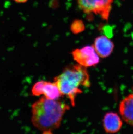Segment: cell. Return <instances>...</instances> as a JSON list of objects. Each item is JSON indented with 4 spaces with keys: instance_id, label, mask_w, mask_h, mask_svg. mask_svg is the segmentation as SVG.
Returning a JSON list of instances; mask_svg holds the SVG:
<instances>
[{
    "instance_id": "obj_4",
    "label": "cell",
    "mask_w": 133,
    "mask_h": 134,
    "mask_svg": "<svg viewBox=\"0 0 133 134\" xmlns=\"http://www.w3.org/2000/svg\"><path fill=\"white\" fill-rule=\"evenodd\" d=\"M71 54L78 64L86 68L95 66L100 61V57L93 45L86 46L80 49H76L72 52Z\"/></svg>"
},
{
    "instance_id": "obj_6",
    "label": "cell",
    "mask_w": 133,
    "mask_h": 134,
    "mask_svg": "<svg viewBox=\"0 0 133 134\" xmlns=\"http://www.w3.org/2000/svg\"><path fill=\"white\" fill-rule=\"evenodd\" d=\"M103 125L106 132L112 134L116 133L120 130L122 121L116 113L109 112L107 113L104 117Z\"/></svg>"
},
{
    "instance_id": "obj_5",
    "label": "cell",
    "mask_w": 133,
    "mask_h": 134,
    "mask_svg": "<svg viewBox=\"0 0 133 134\" xmlns=\"http://www.w3.org/2000/svg\"><path fill=\"white\" fill-rule=\"evenodd\" d=\"M93 45L97 54L102 58L109 57L114 48L113 42L106 35L100 36L95 38Z\"/></svg>"
},
{
    "instance_id": "obj_8",
    "label": "cell",
    "mask_w": 133,
    "mask_h": 134,
    "mask_svg": "<svg viewBox=\"0 0 133 134\" xmlns=\"http://www.w3.org/2000/svg\"><path fill=\"white\" fill-rule=\"evenodd\" d=\"M43 95L47 99L57 100L62 96L56 82L44 81L42 90Z\"/></svg>"
},
{
    "instance_id": "obj_7",
    "label": "cell",
    "mask_w": 133,
    "mask_h": 134,
    "mask_svg": "<svg viewBox=\"0 0 133 134\" xmlns=\"http://www.w3.org/2000/svg\"><path fill=\"white\" fill-rule=\"evenodd\" d=\"M119 109L122 119L133 127V94L128 95L122 100Z\"/></svg>"
},
{
    "instance_id": "obj_3",
    "label": "cell",
    "mask_w": 133,
    "mask_h": 134,
    "mask_svg": "<svg viewBox=\"0 0 133 134\" xmlns=\"http://www.w3.org/2000/svg\"><path fill=\"white\" fill-rule=\"evenodd\" d=\"M113 0H77L78 7L87 14L99 15L108 20L112 10Z\"/></svg>"
},
{
    "instance_id": "obj_2",
    "label": "cell",
    "mask_w": 133,
    "mask_h": 134,
    "mask_svg": "<svg viewBox=\"0 0 133 134\" xmlns=\"http://www.w3.org/2000/svg\"><path fill=\"white\" fill-rule=\"evenodd\" d=\"M54 81L62 95L70 99L73 106L75 105L77 96L83 92L81 87L90 86L87 68L78 64L67 66L60 74L55 78Z\"/></svg>"
},
{
    "instance_id": "obj_1",
    "label": "cell",
    "mask_w": 133,
    "mask_h": 134,
    "mask_svg": "<svg viewBox=\"0 0 133 134\" xmlns=\"http://www.w3.org/2000/svg\"><path fill=\"white\" fill-rule=\"evenodd\" d=\"M70 107L60 100H52L45 96L32 106V122L43 134H52L58 129L62 118Z\"/></svg>"
},
{
    "instance_id": "obj_11",
    "label": "cell",
    "mask_w": 133,
    "mask_h": 134,
    "mask_svg": "<svg viewBox=\"0 0 133 134\" xmlns=\"http://www.w3.org/2000/svg\"><path fill=\"white\" fill-rule=\"evenodd\" d=\"M14 1L19 3H24L28 1V0H14Z\"/></svg>"
},
{
    "instance_id": "obj_10",
    "label": "cell",
    "mask_w": 133,
    "mask_h": 134,
    "mask_svg": "<svg viewBox=\"0 0 133 134\" xmlns=\"http://www.w3.org/2000/svg\"><path fill=\"white\" fill-rule=\"evenodd\" d=\"M44 81H40L36 82L32 89V93L34 96H39L43 95L42 90L44 85Z\"/></svg>"
},
{
    "instance_id": "obj_9",
    "label": "cell",
    "mask_w": 133,
    "mask_h": 134,
    "mask_svg": "<svg viewBox=\"0 0 133 134\" xmlns=\"http://www.w3.org/2000/svg\"><path fill=\"white\" fill-rule=\"evenodd\" d=\"M85 29L84 23L81 20H77L72 24L70 30L74 34H77L83 32Z\"/></svg>"
}]
</instances>
